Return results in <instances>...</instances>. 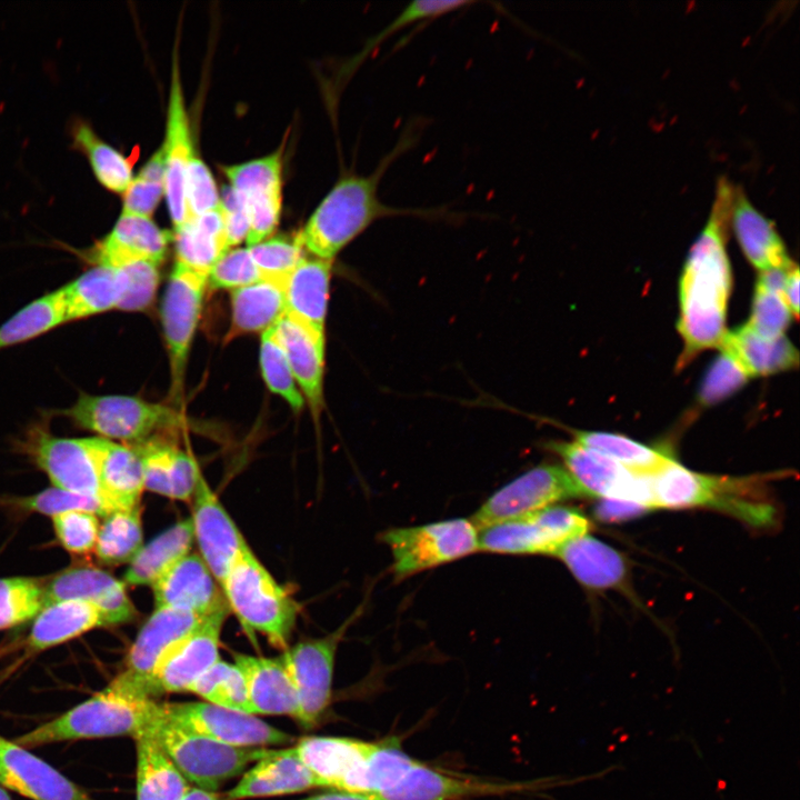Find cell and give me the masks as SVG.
Listing matches in <instances>:
<instances>
[{
	"label": "cell",
	"instance_id": "cell-42",
	"mask_svg": "<svg viewBox=\"0 0 800 800\" xmlns=\"http://www.w3.org/2000/svg\"><path fill=\"white\" fill-rule=\"evenodd\" d=\"M141 506L113 511L99 526L94 553L107 566L130 563L143 546Z\"/></svg>",
	"mask_w": 800,
	"mask_h": 800
},
{
	"label": "cell",
	"instance_id": "cell-33",
	"mask_svg": "<svg viewBox=\"0 0 800 800\" xmlns=\"http://www.w3.org/2000/svg\"><path fill=\"white\" fill-rule=\"evenodd\" d=\"M554 556L580 584L589 589L619 587L627 576V564L621 553L588 533L566 542Z\"/></svg>",
	"mask_w": 800,
	"mask_h": 800
},
{
	"label": "cell",
	"instance_id": "cell-19",
	"mask_svg": "<svg viewBox=\"0 0 800 800\" xmlns=\"http://www.w3.org/2000/svg\"><path fill=\"white\" fill-rule=\"evenodd\" d=\"M374 743L350 738L308 737L293 747L318 787L364 792V768Z\"/></svg>",
	"mask_w": 800,
	"mask_h": 800
},
{
	"label": "cell",
	"instance_id": "cell-38",
	"mask_svg": "<svg viewBox=\"0 0 800 800\" xmlns=\"http://www.w3.org/2000/svg\"><path fill=\"white\" fill-rule=\"evenodd\" d=\"M193 542L191 519L177 522L142 546L129 563L123 576L124 584L152 586L173 564L191 552Z\"/></svg>",
	"mask_w": 800,
	"mask_h": 800
},
{
	"label": "cell",
	"instance_id": "cell-6",
	"mask_svg": "<svg viewBox=\"0 0 800 800\" xmlns=\"http://www.w3.org/2000/svg\"><path fill=\"white\" fill-rule=\"evenodd\" d=\"M392 556L397 579H403L467 557L480 550V536L470 519L392 528L382 532Z\"/></svg>",
	"mask_w": 800,
	"mask_h": 800
},
{
	"label": "cell",
	"instance_id": "cell-62",
	"mask_svg": "<svg viewBox=\"0 0 800 800\" xmlns=\"http://www.w3.org/2000/svg\"><path fill=\"white\" fill-rule=\"evenodd\" d=\"M183 800H221L214 792L190 788Z\"/></svg>",
	"mask_w": 800,
	"mask_h": 800
},
{
	"label": "cell",
	"instance_id": "cell-47",
	"mask_svg": "<svg viewBox=\"0 0 800 800\" xmlns=\"http://www.w3.org/2000/svg\"><path fill=\"white\" fill-rule=\"evenodd\" d=\"M260 366L269 389L282 397L291 408L300 410L303 406V397L277 338L274 326L262 332Z\"/></svg>",
	"mask_w": 800,
	"mask_h": 800
},
{
	"label": "cell",
	"instance_id": "cell-7",
	"mask_svg": "<svg viewBox=\"0 0 800 800\" xmlns=\"http://www.w3.org/2000/svg\"><path fill=\"white\" fill-rule=\"evenodd\" d=\"M78 427L108 440L139 443L162 428L178 424L171 408L129 396L81 393L61 412Z\"/></svg>",
	"mask_w": 800,
	"mask_h": 800
},
{
	"label": "cell",
	"instance_id": "cell-39",
	"mask_svg": "<svg viewBox=\"0 0 800 800\" xmlns=\"http://www.w3.org/2000/svg\"><path fill=\"white\" fill-rule=\"evenodd\" d=\"M137 800H183L191 788L154 739L147 732L136 737Z\"/></svg>",
	"mask_w": 800,
	"mask_h": 800
},
{
	"label": "cell",
	"instance_id": "cell-21",
	"mask_svg": "<svg viewBox=\"0 0 800 800\" xmlns=\"http://www.w3.org/2000/svg\"><path fill=\"white\" fill-rule=\"evenodd\" d=\"M156 608H172L201 617L229 609L222 589L199 553L190 552L152 586Z\"/></svg>",
	"mask_w": 800,
	"mask_h": 800
},
{
	"label": "cell",
	"instance_id": "cell-17",
	"mask_svg": "<svg viewBox=\"0 0 800 800\" xmlns=\"http://www.w3.org/2000/svg\"><path fill=\"white\" fill-rule=\"evenodd\" d=\"M229 613L230 609L211 613L161 658L152 677L153 698L162 693L189 691L219 660L221 630Z\"/></svg>",
	"mask_w": 800,
	"mask_h": 800
},
{
	"label": "cell",
	"instance_id": "cell-15",
	"mask_svg": "<svg viewBox=\"0 0 800 800\" xmlns=\"http://www.w3.org/2000/svg\"><path fill=\"white\" fill-rule=\"evenodd\" d=\"M223 171L248 209V246L266 240L277 228L281 213L282 149L260 159L224 167Z\"/></svg>",
	"mask_w": 800,
	"mask_h": 800
},
{
	"label": "cell",
	"instance_id": "cell-25",
	"mask_svg": "<svg viewBox=\"0 0 800 800\" xmlns=\"http://www.w3.org/2000/svg\"><path fill=\"white\" fill-rule=\"evenodd\" d=\"M171 234L151 218L121 213L112 230L90 250L96 264L120 268L134 261L160 264L166 257Z\"/></svg>",
	"mask_w": 800,
	"mask_h": 800
},
{
	"label": "cell",
	"instance_id": "cell-14",
	"mask_svg": "<svg viewBox=\"0 0 800 800\" xmlns=\"http://www.w3.org/2000/svg\"><path fill=\"white\" fill-rule=\"evenodd\" d=\"M166 716L180 727L221 743L239 748H264L289 743L293 737L244 713L209 702L163 703Z\"/></svg>",
	"mask_w": 800,
	"mask_h": 800
},
{
	"label": "cell",
	"instance_id": "cell-5",
	"mask_svg": "<svg viewBox=\"0 0 800 800\" xmlns=\"http://www.w3.org/2000/svg\"><path fill=\"white\" fill-rule=\"evenodd\" d=\"M153 700H141L108 686L60 717L20 736L21 747L51 742L132 736L144 728Z\"/></svg>",
	"mask_w": 800,
	"mask_h": 800
},
{
	"label": "cell",
	"instance_id": "cell-29",
	"mask_svg": "<svg viewBox=\"0 0 800 800\" xmlns=\"http://www.w3.org/2000/svg\"><path fill=\"white\" fill-rule=\"evenodd\" d=\"M729 222L747 259L759 271L793 264L773 223L734 186Z\"/></svg>",
	"mask_w": 800,
	"mask_h": 800
},
{
	"label": "cell",
	"instance_id": "cell-8",
	"mask_svg": "<svg viewBox=\"0 0 800 800\" xmlns=\"http://www.w3.org/2000/svg\"><path fill=\"white\" fill-rule=\"evenodd\" d=\"M590 522L574 508L550 506L482 529L480 550L500 554H552L587 534Z\"/></svg>",
	"mask_w": 800,
	"mask_h": 800
},
{
	"label": "cell",
	"instance_id": "cell-1",
	"mask_svg": "<svg viewBox=\"0 0 800 800\" xmlns=\"http://www.w3.org/2000/svg\"><path fill=\"white\" fill-rule=\"evenodd\" d=\"M733 188L728 180H719L709 219L684 263L679 284L678 330L684 343L680 366L703 350L719 347L727 332L731 271L726 230Z\"/></svg>",
	"mask_w": 800,
	"mask_h": 800
},
{
	"label": "cell",
	"instance_id": "cell-30",
	"mask_svg": "<svg viewBox=\"0 0 800 800\" xmlns=\"http://www.w3.org/2000/svg\"><path fill=\"white\" fill-rule=\"evenodd\" d=\"M317 786L293 747L270 749L228 793V800L300 792Z\"/></svg>",
	"mask_w": 800,
	"mask_h": 800
},
{
	"label": "cell",
	"instance_id": "cell-43",
	"mask_svg": "<svg viewBox=\"0 0 800 800\" xmlns=\"http://www.w3.org/2000/svg\"><path fill=\"white\" fill-rule=\"evenodd\" d=\"M64 322L58 291L43 294L0 326V350L34 339Z\"/></svg>",
	"mask_w": 800,
	"mask_h": 800
},
{
	"label": "cell",
	"instance_id": "cell-24",
	"mask_svg": "<svg viewBox=\"0 0 800 800\" xmlns=\"http://www.w3.org/2000/svg\"><path fill=\"white\" fill-rule=\"evenodd\" d=\"M524 783L482 781L458 777L417 762L392 788L371 800H461L523 791Z\"/></svg>",
	"mask_w": 800,
	"mask_h": 800
},
{
	"label": "cell",
	"instance_id": "cell-45",
	"mask_svg": "<svg viewBox=\"0 0 800 800\" xmlns=\"http://www.w3.org/2000/svg\"><path fill=\"white\" fill-rule=\"evenodd\" d=\"M189 692L227 709L253 714L242 671L223 660L212 664L189 689Z\"/></svg>",
	"mask_w": 800,
	"mask_h": 800
},
{
	"label": "cell",
	"instance_id": "cell-20",
	"mask_svg": "<svg viewBox=\"0 0 800 800\" xmlns=\"http://www.w3.org/2000/svg\"><path fill=\"white\" fill-rule=\"evenodd\" d=\"M43 598L44 606L62 600L89 602L102 612L107 627L127 623L137 617L124 582L93 567H76L54 574L43 584Z\"/></svg>",
	"mask_w": 800,
	"mask_h": 800
},
{
	"label": "cell",
	"instance_id": "cell-37",
	"mask_svg": "<svg viewBox=\"0 0 800 800\" xmlns=\"http://www.w3.org/2000/svg\"><path fill=\"white\" fill-rule=\"evenodd\" d=\"M174 240L177 261L208 277L230 250L221 207L189 219L176 230Z\"/></svg>",
	"mask_w": 800,
	"mask_h": 800
},
{
	"label": "cell",
	"instance_id": "cell-22",
	"mask_svg": "<svg viewBox=\"0 0 800 800\" xmlns=\"http://www.w3.org/2000/svg\"><path fill=\"white\" fill-rule=\"evenodd\" d=\"M162 149L164 154V197L174 230H178L189 219L184 191L186 174L194 152L176 53L172 62L167 132Z\"/></svg>",
	"mask_w": 800,
	"mask_h": 800
},
{
	"label": "cell",
	"instance_id": "cell-16",
	"mask_svg": "<svg viewBox=\"0 0 800 800\" xmlns=\"http://www.w3.org/2000/svg\"><path fill=\"white\" fill-rule=\"evenodd\" d=\"M29 450L53 487L93 498L103 506L107 514L112 512L104 498L97 462L86 438H61L43 429H36L30 437Z\"/></svg>",
	"mask_w": 800,
	"mask_h": 800
},
{
	"label": "cell",
	"instance_id": "cell-4",
	"mask_svg": "<svg viewBox=\"0 0 800 800\" xmlns=\"http://www.w3.org/2000/svg\"><path fill=\"white\" fill-rule=\"evenodd\" d=\"M221 589L230 611L244 629L262 633L277 648H288L298 617V604L249 546L234 558Z\"/></svg>",
	"mask_w": 800,
	"mask_h": 800
},
{
	"label": "cell",
	"instance_id": "cell-41",
	"mask_svg": "<svg viewBox=\"0 0 800 800\" xmlns=\"http://www.w3.org/2000/svg\"><path fill=\"white\" fill-rule=\"evenodd\" d=\"M573 441L602 454L631 472L652 474L671 458L626 436L602 431H572Z\"/></svg>",
	"mask_w": 800,
	"mask_h": 800
},
{
	"label": "cell",
	"instance_id": "cell-52",
	"mask_svg": "<svg viewBox=\"0 0 800 800\" xmlns=\"http://www.w3.org/2000/svg\"><path fill=\"white\" fill-rule=\"evenodd\" d=\"M124 276V292L118 304L119 310L142 311L154 299L159 284L158 264L134 261L119 268Z\"/></svg>",
	"mask_w": 800,
	"mask_h": 800
},
{
	"label": "cell",
	"instance_id": "cell-34",
	"mask_svg": "<svg viewBox=\"0 0 800 800\" xmlns=\"http://www.w3.org/2000/svg\"><path fill=\"white\" fill-rule=\"evenodd\" d=\"M66 322L117 309L124 292L119 268L96 264L57 290Z\"/></svg>",
	"mask_w": 800,
	"mask_h": 800
},
{
	"label": "cell",
	"instance_id": "cell-44",
	"mask_svg": "<svg viewBox=\"0 0 800 800\" xmlns=\"http://www.w3.org/2000/svg\"><path fill=\"white\" fill-rule=\"evenodd\" d=\"M73 139L87 154L98 181L112 192L123 193L133 179L130 161L86 123L80 122L73 128Z\"/></svg>",
	"mask_w": 800,
	"mask_h": 800
},
{
	"label": "cell",
	"instance_id": "cell-10",
	"mask_svg": "<svg viewBox=\"0 0 800 800\" xmlns=\"http://www.w3.org/2000/svg\"><path fill=\"white\" fill-rule=\"evenodd\" d=\"M206 618L179 609L154 608L128 652L124 670L110 684L133 698L153 700L152 677L159 661Z\"/></svg>",
	"mask_w": 800,
	"mask_h": 800
},
{
	"label": "cell",
	"instance_id": "cell-50",
	"mask_svg": "<svg viewBox=\"0 0 800 800\" xmlns=\"http://www.w3.org/2000/svg\"><path fill=\"white\" fill-rule=\"evenodd\" d=\"M708 368L699 390V401L703 406L716 404L742 388L749 379L741 364L727 350Z\"/></svg>",
	"mask_w": 800,
	"mask_h": 800
},
{
	"label": "cell",
	"instance_id": "cell-49",
	"mask_svg": "<svg viewBox=\"0 0 800 800\" xmlns=\"http://www.w3.org/2000/svg\"><path fill=\"white\" fill-rule=\"evenodd\" d=\"M248 249L261 279L282 284L303 259V250L296 239L271 238Z\"/></svg>",
	"mask_w": 800,
	"mask_h": 800
},
{
	"label": "cell",
	"instance_id": "cell-46",
	"mask_svg": "<svg viewBox=\"0 0 800 800\" xmlns=\"http://www.w3.org/2000/svg\"><path fill=\"white\" fill-rule=\"evenodd\" d=\"M43 606V583L40 580L0 578V630L34 619Z\"/></svg>",
	"mask_w": 800,
	"mask_h": 800
},
{
	"label": "cell",
	"instance_id": "cell-27",
	"mask_svg": "<svg viewBox=\"0 0 800 800\" xmlns=\"http://www.w3.org/2000/svg\"><path fill=\"white\" fill-rule=\"evenodd\" d=\"M86 441L97 462L101 488L111 511L141 506L143 473L134 448L101 437L86 438Z\"/></svg>",
	"mask_w": 800,
	"mask_h": 800
},
{
	"label": "cell",
	"instance_id": "cell-18",
	"mask_svg": "<svg viewBox=\"0 0 800 800\" xmlns=\"http://www.w3.org/2000/svg\"><path fill=\"white\" fill-rule=\"evenodd\" d=\"M191 501L190 519L199 556L221 587L234 558L248 543L203 476Z\"/></svg>",
	"mask_w": 800,
	"mask_h": 800
},
{
	"label": "cell",
	"instance_id": "cell-60",
	"mask_svg": "<svg viewBox=\"0 0 800 800\" xmlns=\"http://www.w3.org/2000/svg\"><path fill=\"white\" fill-rule=\"evenodd\" d=\"M799 269L793 264L787 274L784 286V300L794 318L799 314Z\"/></svg>",
	"mask_w": 800,
	"mask_h": 800
},
{
	"label": "cell",
	"instance_id": "cell-32",
	"mask_svg": "<svg viewBox=\"0 0 800 800\" xmlns=\"http://www.w3.org/2000/svg\"><path fill=\"white\" fill-rule=\"evenodd\" d=\"M332 261L303 258L283 286L286 314L324 333Z\"/></svg>",
	"mask_w": 800,
	"mask_h": 800
},
{
	"label": "cell",
	"instance_id": "cell-40",
	"mask_svg": "<svg viewBox=\"0 0 800 800\" xmlns=\"http://www.w3.org/2000/svg\"><path fill=\"white\" fill-rule=\"evenodd\" d=\"M283 286L261 279L232 290V331L263 332L274 326L286 312Z\"/></svg>",
	"mask_w": 800,
	"mask_h": 800
},
{
	"label": "cell",
	"instance_id": "cell-59",
	"mask_svg": "<svg viewBox=\"0 0 800 800\" xmlns=\"http://www.w3.org/2000/svg\"><path fill=\"white\" fill-rule=\"evenodd\" d=\"M648 508L627 500L602 499L594 508V516L602 521H623L642 514Z\"/></svg>",
	"mask_w": 800,
	"mask_h": 800
},
{
	"label": "cell",
	"instance_id": "cell-57",
	"mask_svg": "<svg viewBox=\"0 0 800 800\" xmlns=\"http://www.w3.org/2000/svg\"><path fill=\"white\" fill-rule=\"evenodd\" d=\"M163 194V182L137 176L123 192L122 213L151 218Z\"/></svg>",
	"mask_w": 800,
	"mask_h": 800
},
{
	"label": "cell",
	"instance_id": "cell-36",
	"mask_svg": "<svg viewBox=\"0 0 800 800\" xmlns=\"http://www.w3.org/2000/svg\"><path fill=\"white\" fill-rule=\"evenodd\" d=\"M719 348L730 352L749 378L791 370L799 364V353L784 336L764 338L748 323L727 331Z\"/></svg>",
	"mask_w": 800,
	"mask_h": 800
},
{
	"label": "cell",
	"instance_id": "cell-61",
	"mask_svg": "<svg viewBox=\"0 0 800 800\" xmlns=\"http://www.w3.org/2000/svg\"><path fill=\"white\" fill-rule=\"evenodd\" d=\"M303 800H371L367 796L340 791V790H331L329 792H324L321 794H317Z\"/></svg>",
	"mask_w": 800,
	"mask_h": 800
},
{
	"label": "cell",
	"instance_id": "cell-12",
	"mask_svg": "<svg viewBox=\"0 0 800 800\" xmlns=\"http://www.w3.org/2000/svg\"><path fill=\"white\" fill-rule=\"evenodd\" d=\"M208 277L176 262L162 302V324L169 351L171 396L178 404L186 367L201 311Z\"/></svg>",
	"mask_w": 800,
	"mask_h": 800
},
{
	"label": "cell",
	"instance_id": "cell-26",
	"mask_svg": "<svg viewBox=\"0 0 800 800\" xmlns=\"http://www.w3.org/2000/svg\"><path fill=\"white\" fill-rule=\"evenodd\" d=\"M274 329L297 384L317 417L323 403L324 333L286 313Z\"/></svg>",
	"mask_w": 800,
	"mask_h": 800
},
{
	"label": "cell",
	"instance_id": "cell-28",
	"mask_svg": "<svg viewBox=\"0 0 800 800\" xmlns=\"http://www.w3.org/2000/svg\"><path fill=\"white\" fill-rule=\"evenodd\" d=\"M132 447L141 461L144 490L174 500H191L202 476L192 457L174 444L151 438Z\"/></svg>",
	"mask_w": 800,
	"mask_h": 800
},
{
	"label": "cell",
	"instance_id": "cell-51",
	"mask_svg": "<svg viewBox=\"0 0 800 800\" xmlns=\"http://www.w3.org/2000/svg\"><path fill=\"white\" fill-rule=\"evenodd\" d=\"M54 533L68 552L87 556L94 551L99 531V516L83 510H72L51 517Z\"/></svg>",
	"mask_w": 800,
	"mask_h": 800
},
{
	"label": "cell",
	"instance_id": "cell-48",
	"mask_svg": "<svg viewBox=\"0 0 800 800\" xmlns=\"http://www.w3.org/2000/svg\"><path fill=\"white\" fill-rule=\"evenodd\" d=\"M418 761L391 742L374 743L364 768V796L373 797L394 787Z\"/></svg>",
	"mask_w": 800,
	"mask_h": 800
},
{
	"label": "cell",
	"instance_id": "cell-53",
	"mask_svg": "<svg viewBox=\"0 0 800 800\" xmlns=\"http://www.w3.org/2000/svg\"><path fill=\"white\" fill-rule=\"evenodd\" d=\"M791 320L792 313L781 294L756 286L748 324L757 333L769 339L781 337Z\"/></svg>",
	"mask_w": 800,
	"mask_h": 800
},
{
	"label": "cell",
	"instance_id": "cell-11",
	"mask_svg": "<svg viewBox=\"0 0 800 800\" xmlns=\"http://www.w3.org/2000/svg\"><path fill=\"white\" fill-rule=\"evenodd\" d=\"M349 622L326 637L297 642L278 658L297 693L296 720L307 729L318 723L329 704L334 658Z\"/></svg>",
	"mask_w": 800,
	"mask_h": 800
},
{
	"label": "cell",
	"instance_id": "cell-2",
	"mask_svg": "<svg viewBox=\"0 0 800 800\" xmlns=\"http://www.w3.org/2000/svg\"><path fill=\"white\" fill-rule=\"evenodd\" d=\"M411 127L367 176L346 173L323 198L296 241L314 258L333 260L352 240L383 218L414 217L428 220H452L459 214L446 208H397L382 202L378 188L390 166L417 142Z\"/></svg>",
	"mask_w": 800,
	"mask_h": 800
},
{
	"label": "cell",
	"instance_id": "cell-58",
	"mask_svg": "<svg viewBox=\"0 0 800 800\" xmlns=\"http://www.w3.org/2000/svg\"><path fill=\"white\" fill-rule=\"evenodd\" d=\"M220 207L224 217L229 247L239 244L249 232V214L244 200L230 186L223 188Z\"/></svg>",
	"mask_w": 800,
	"mask_h": 800
},
{
	"label": "cell",
	"instance_id": "cell-55",
	"mask_svg": "<svg viewBox=\"0 0 800 800\" xmlns=\"http://www.w3.org/2000/svg\"><path fill=\"white\" fill-rule=\"evenodd\" d=\"M261 280L248 248L228 250L211 268L207 284L213 289H238Z\"/></svg>",
	"mask_w": 800,
	"mask_h": 800
},
{
	"label": "cell",
	"instance_id": "cell-56",
	"mask_svg": "<svg viewBox=\"0 0 800 800\" xmlns=\"http://www.w3.org/2000/svg\"><path fill=\"white\" fill-rule=\"evenodd\" d=\"M184 191L189 219L220 207L216 181L206 163L194 153L188 164Z\"/></svg>",
	"mask_w": 800,
	"mask_h": 800
},
{
	"label": "cell",
	"instance_id": "cell-31",
	"mask_svg": "<svg viewBox=\"0 0 800 800\" xmlns=\"http://www.w3.org/2000/svg\"><path fill=\"white\" fill-rule=\"evenodd\" d=\"M234 664L244 676L253 714H288L297 718V693L278 658L236 653Z\"/></svg>",
	"mask_w": 800,
	"mask_h": 800
},
{
	"label": "cell",
	"instance_id": "cell-23",
	"mask_svg": "<svg viewBox=\"0 0 800 800\" xmlns=\"http://www.w3.org/2000/svg\"><path fill=\"white\" fill-rule=\"evenodd\" d=\"M0 784L32 800H93L24 747L0 737Z\"/></svg>",
	"mask_w": 800,
	"mask_h": 800
},
{
	"label": "cell",
	"instance_id": "cell-9",
	"mask_svg": "<svg viewBox=\"0 0 800 800\" xmlns=\"http://www.w3.org/2000/svg\"><path fill=\"white\" fill-rule=\"evenodd\" d=\"M579 497L583 492L563 467L543 463L497 490L470 520L482 530Z\"/></svg>",
	"mask_w": 800,
	"mask_h": 800
},
{
	"label": "cell",
	"instance_id": "cell-13",
	"mask_svg": "<svg viewBox=\"0 0 800 800\" xmlns=\"http://www.w3.org/2000/svg\"><path fill=\"white\" fill-rule=\"evenodd\" d=\"M547 447L561 458L584 497L627 500L654 508L650 474L631 472L574 441H550Z\"/></svg>",
	"mask_w": 800,
	"mask_h": 800
},
{
	"label": "cell",
	"instance_id": "cell-54",
	"mask_svg": "<svg viewBox=\"0 0 800 800\" xmlns=\"http://www.w3.org/2000/svg\"><path fill=\"white\" fill-rule=\"evenodd\" d=\"M17 504L24 510L50 517L72 510L90 511L102 518L107 516L98 500L56 487L21 498L17 500Z\"/></svg>",
	"mask_w": 800,
	"mask_h": 800
},
{
	"label": "cell",
	"instance_id": "cell-63",
	"mask_svg": "<svg viewBox=\"0 0 800 800\" xmlns=\"http://www.w3.org/2000/svg\"><path fill=\"white\" fill-rule=\"evenodd\" d=\"M0 800H11L8 793L0 787Z\"/></svg>",
	"mask_w": 800,
	"mask_h": 800
},
{
	"label": "cell",
	"instance_id": "cell-3",
	"mask_svg": "<svg viewBox=\"0 0 800 800\" xmlns=\"http://www.w3.org/2000/svg\"><path fill=\"white\" fill-rule=\"evenodd\" d=\"M141 732L154 739L189 783L209 792L242 773L248 764L257 762L270 750L228 746L184 729L170 720L161 704L154 701Z\"/></svg>",
	"mask_w": 800,
	"mask_h": 800
},
{
	"label": "cell",
	"instance_id": "cell-35",
	"mask_svg": "<svg viewBox=\"0 0 800 800\" xmlns=\"http://www.w3.org/2000/svg\"><path fill=\"white\" fill-rule=\"evenodd\" d=\"M100 627L107 622L93 604L82 600L52 602L36 616L28 646L34 651L47 650Z\"/></svg>",
	"mask_w": 800,
	"mask_h": 800
}]
</instances>
